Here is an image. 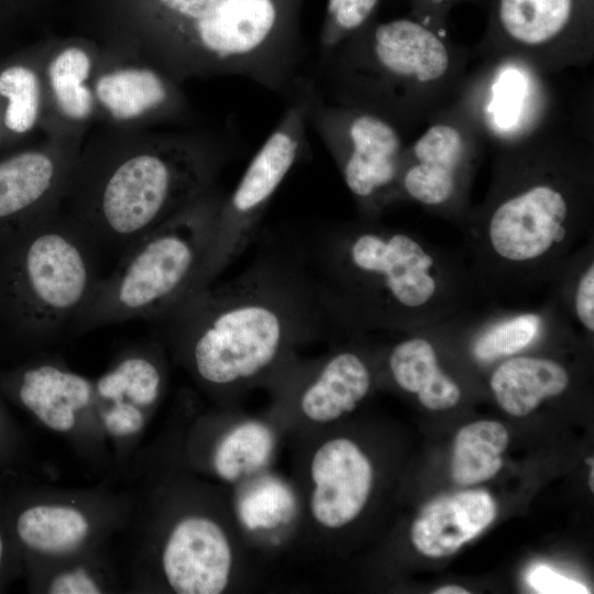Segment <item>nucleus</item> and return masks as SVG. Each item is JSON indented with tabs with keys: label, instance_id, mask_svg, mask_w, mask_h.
Wrapping results in <instances>:
<instances>
[{
	"label": "nucleus",
	"instance_id": "obj_1",
	"mask_svg": "<svg viewBox=\"0 0 594 594\" xmlns=\"http://www.w3.org/2000/svg\"><path fill=\"white\" fill-rule=\"evenodd\" d=\"M594 143L557 123L495 150L490 188L461 223L482 290L554 282L593 227Z\"/></svg>",
	"mask_w": 594,
	"mask_h": 594
},
{
	"label": "nucleus",
	"instance_id": "obj_2",
	"mask_svg": "<svg viewBox=\"0 0 594 594\" xmlns=\"http://www.w3.org/2000/svg\"><path fill=\"white\" fill-rule=\"evenodd\" d=\"M473 58V50L408 15L374 19L319 67L333 103L369 110L405 133L457 100Z\"/></svg>",
	"mask_w": 594,
	"mask_h": 594
},
{
	"label": "nucleus",
	"instance_id": "obj_3",
	"mask_svg": "<svg viewBox=\"0 0 594 594\" xmlns=\"http://www.w3.org/2000/svg\"><path fill=\"white\" fill-rule=\"evenodd\" d=\"M158 43L183 74L246 78L289 99L307 78L306 0H150Z\"/></svg>",
	"mask_w": 594,
	"mask_h": 594
},
{
	"label": "nucleus",
	"instance_id": "obj_4",
	"mask_svg": "<svg viewBox=\"0 0 594 594\" xmlns=\"http://www.w3.org/2000/svg\"><path fill=\"white\" fill-rule=\"evenodd\" d=\"M337 263L355 309L381 326L417 329L462 320L479 288L470 268L421 235L372 223L346 232Z\"/></svg>",
	"mask_w": 594,
	"mask_h": 594
},
{
	"label": "nucleus",
	"instance_id": "obj_5",
	"mask_svg": "<svg viewBox=\"0 0 594 594\" xmlns=\"http://www.w3.org/2000/svg\"><path fill=\"white\" fill-rule=\"evenodd\" d=\"M222 202L208 191L128 245L74 326L165 319L199 293Z\"/></svg>",
	"mask_w": 594,
	"mask_h": 594
},
{
	"label": "nucleus",
	"instance_id": "obj_6",
	"mask_svg": "<svg viewBox=\"0 0 594 594\" xmlns=\"http://www.w3.org/2000/svg\"><path fill=\"white\" fill-rule=\"evenodd\" d=\"M99 246L51 213L0 238V323L28 336L74 326L99 280Z\"/></svg>",
	"mask_w": 594,
	"mask_h": 594
},
{
	"label": "nucleus",
	"instance_id": "obj_7",
	"mask_svg": "<svg viewBox=\"0 0 594 594\" xmlns=\"http://www.w3.org/2000/svg\"><path fill=\"white\" fill-rule=\"evenodd\" d=\"M222 162L218 148L158 143L94 178L74 219L101 246L122 251L204 196Z\"/></svg>",
	"mask_w": 594,
	"mask_h": 594
},
{
	"label": "nucleus",
	"instance_id": "obj_8",
	"mask_svg": "<svg viewBox=\"0 0 594 594\" xmlns=\"http://www.w3.org/2000/svg\"><path fill=\"white\" fill-rule=\"evenodd\" d=\"M163 320L187 339L200 378L219 386L246 381L270 367L292 326L276 298L249 285L205 288Z\"/></svg>",
	"mask_w": 594,
	"mask_h": 594
},
{
	"label": "nucleus",
	"instance_id": "obj_9",
	"mask_svg": "<svg viewBox=\"0 0 594 594\" xmlns=\"http://www.w3.org/2000/svg\"><path fill=\"white\" fill-rule=\"evenodd\" d=\"M475 57H513L551 76L594 59V0H488Z\"/></svg>",
	"mask_w": 594,
	"mask_h": 594
},
{
	"label": "nucleus",
	"instance_id": "obj_10",
	"mask_svg": "<svg viewBox=\"0 0 594 594\" xmlns=\"http://www.w3.org/2000/svg\"><path fill=\"white\" fill-rule=\"evenodd\" d=\"M403 152L392 205L411 201L461 226L471 209L472 184L485 140L454 101L435 114Z\"/></svg>",
	"mask_w": 594,
	"mask_h": 594
},
{
	"label": "nucleus",
	"instance_id": "obj_11",
	"mask_svg": "<svg viewBox=\"0 0 594 594\" xmlns=\"http://www.w3.org/2000/svg\"><path fill=\"white\" fill-rule=\"evenodd\" d=\"M315 81L306 78L279 122L256 152L234 191L223 200L201 290L249 243L275 191L307 148L308 108Z\"/></svg>",
	"mask_w": 594,
	"mask_h": 594
},
{
	"label": "nucleus",
	"instance_id": "obj_12",
	"mask_svg": "<svg viewBox=\"0 0 594 594\" xmlns=\"http://www.w3.org/2000/svg\"><path fill=\"white\" fill-rule=\"evenodd\" d=\"M308 124L330 152L365 219H375L392 206L406 146L398 128L369 110L326 101L316 84Z\"/></svg>",
	"mask_w": 594,
	"mask_h": 594
},
{
	"label": "nucleus",
	"instance_id": "obj_13",
	"mask_svg": "<svg viewBox=\"0 0 594 594\" xmlns=\"http://www.w3.org/2000/svg\"><path fill=\"white\" fill-rule=\"evenodd\" d=\"M549 77L517 58H483L469 72L455 102L486 145L496 150L556 123L557 100Z\"/></svg>",
	"mask_w": 594,
	"mask_h": 594
},
{
	"label": "nucleus",
	"instance_id": "obj_14",
	"mask_svg": "<svg viewBox=\"0 0 594 594\" xmlns=\"http://www.w3.org/2000/svg\"><path fill=\"white\" fill-rule=\"evenodd\" d=\"M373 476L371 461L354 441L333 438L323 442L310 462L314 519L329 529L353 521L369 501Z\"/></svg>",
	"mask_w": 594,
	"mask_h": 594
},
{
	"label": "nucleus",
	"instance_id": "obj_15",
	"mask_svg": "<svg viewBox=\"0 0 594 594\" xmlns=\"http://www.w3.org/2000/svg\"><path fill=\"white\" fill-rule=\"evenodd\" d=\"M233 565L223 529L205 517H187L172 530L163 552V568L178 594H219L229 583Z\"/></svg>",
	"mask_w": 594,
	"mask_h": 594
},
{
	"label": "nucleus",
	"instance_id": "obj_16",
	"mask_svg": "<svg viewBox=\"0 0 594 594\" xmlns=\"http://www.w3.org/2000/svg\"><path fill=\"white\" fill-rule=\"evenodd\" d=\"M495 516L496 503L485 490L439 496L420 510L410 539L426 557H448L485 530Z\"/></svg>",
	"mask_w": 594,
	"mask_h": 594
},
{
	"label": "nucleus",
	"instance_id": "obj_17",
	"mask_svg": "<svg viewBox=\"0 0 594 594\" xmlns=\"http://www.w3.org/2000/svg\"><path fill=\"white\" fill-rule=\"evenodd\" d=\"M63 168L51 154L23 152L0 162V238L51 213Z\"/></svg>",
	"mask_w": 594,
	"mask_h": 594
},
{
	"label": "nucleus",
	"instance_id": "obj_18",
	"mask_svg": "<svg viewBox=\"0 0 594 594\" xmlns=\"http://www.w3.org/2000/svg\"><path fill=\"white\" fill-rule=\"evenodd\" d=\"M570 374L554 359L537 355H512L493 371L490 387L507 414L527 416L543 400L563 394Z\"/></svg>",
	"mask_w": 594,
	"mask_h": 594
},
{
	"label": "nucleus",
	"instance_id": "obj_19",
	"mask_svg": "<svg viewBox=\"0 0 594 594\" xmlns=\"http://www.w3.org/2000/svg\"><path fill=\"white\" fill-rule=\"evenodd\" d=\"M371 385V372L363 359L352 351H342L331 356L306 386L299 407L310 421H334L353 411Z\"/></svg>",
	"mask_w": 594,
	"mask_h": 594
},
{
	"label": "nucleus",
	"instance_id": "obj_20",
	"mask_svg": "<svg viewBox=\"0 0 594 594\" xmlns=\"http://www.w3.org/2000/svg\"><path fill=\"white\" fill-rule=\"evenodd\" d=\"M387 365L396 385L416 395L429 410H448L461 399L459 384L441 369L432 341L424 336L414 334L396 343Z\"/></svg>",
	"mask_w": 594,
	"mask_h": 594
},
{
	"label": "nucleus",
	"instance_id": "obj_21",
	"mask_svg": "<svg viewBox=\"0 0 594 594\" xmlns=\"http://www.w3.org/2000/svg\"><path fill=\"white\" fill-rule=\"evenodd\" d=\"M509 442L507 429L495 420H479L462 427L454 439L451 476L460 485L494 477L503 465Z\"/></svg>",
	"mask_w": 594,
	"mask_h": 594
},
{
	"label": "nucleus",
	"instance_id": "obj_22",
	"mask_svg": "<svg viewBox=\"0 0 594 594\" xmlns=\"http://www.w3.org/2000/svg\"><path fill=\"white\" fill-rule=\"evenodd\" d=\"M100 102L117 119H132L166 106L167 82L152 69L125 68L103 75L96 85Z\"/></svg>",
	"mask_w": 594,
	"mask_h": 594
},
{
	"label": "nucleus",
	"instance_id": "obj_23",
	"mask_svg": "<svg viewBox=\"0 0 594 594\" xmlns=\"http://www.w3.org/2000/svg\"><path fill=\"white\" fill-rule=\"evenodd\" d=\"M554 315L551 310H539L490 319L474 336L471 353L480 363L515 355L540 340Z\"/></svg>",
	"mask_w": 594,
	"mask_h": 594
},
{
	"label": "nucleus",
	"instance_id": "obj_24",
	"mask_svg": "<svg viewBox=\"0 0 594 594\" xmlns=\"http://www.w3.org/2000/svg\"><path fill=\"white\" fill-rule=\"evenodd\" d=\"M20 378L19 397L41 420L59 403L76 411L92 396L90 381L52 364L28 369Z\"/></svg>",
	"mask_w": 594,
	"mask_h": 594
},
{
	"label": "nucleus",
	"instance_id": "obj_25",
	"mask_svg": "<svg viewBox=\"0 0 594 594\" xmlns=\"http://www.w3.org/2000/svg\"><path fill=\"white\" fill-rule=\"evenodd\" d=\"M88 531L86 518L67 506H35L18 520L20 538L31 548L47 553H66L76 549Z\"/></svg>",
	"mask_w": 594,
	"mask_h": 594
},
{
	"label": "nucleus",
	"instance_id": "obj_26",
	"mask_svg": "<svg viewBox=\"0 0 594 594\" xmlns=\"http://www.w3.org/2000/svg\"><path fill=\"white\" fill-rule=\"evenodd\" d=\"M273 436L260 422H244L234 427L216 449L213 464L226 481H235L261 468L268 459Z\"/></svg>",
	"mask_w": 594,
	"mask_h": 594
},
{
	"label": "nucleus",
	"instance_id": "obj_27",
	"mask_svg": "<svg viewBox=\"0 0 594 594\" xmlns=\"http://www.w3.org/2000/svg\"><path fill=\"white\" fill-rule=\"evenodd\" d=\"M90 58L78 47L62 51L48 66V78L59 109L72 119H85L92 109V96L84 85Z\"/></svg>",
	"mask_w": 594,
	"mask_h": 594
},
{
	"label": "nucleus",
	"instance_id": "obj_28",
	"mask_svg": "<svg viewBox=\"0 0 594 594\" xmlns=\"http://www.w3.org/2000/svg\"><path fill=\"white\" fill-rule=\"evenodd\" d=\"M0 95L9 101L4 123L23 133L34 125L40 107V85L36 75L24 66H12L0 74Z\"/></svg>",
	"mask_w": 594,
	"mask_h": 594
},
{
	"label": "nucleus",
	"instance_id": "obj_29",
	"mask_svg": "<svg viewBox=\"0 0 594 594\" xmlns=\"http://www.w3.org/2000/svg\"><path fill=\"white\" fill-rule=\"evenodd\" d=\"M381 0H328L319 34V61L377 18Z\"/></svg>",
	"mask_w": 594,
	"mask_h": 594
},
{
	"label": "nucleus",
	"instance_id": "obj_30",
	"mask_svg": "<svg viewBox=\"0 0 594 594\" xmlns=\"http://www.w3.org/2000/svg\"><path fill=\"white\" fill-rule=\"evenodd\" d=\"M574 273L571 293V310L578 323L588 333L594 332V261L588 244L572 260Z\"/></svg>",
	"mask_w": 594,
	"mask_h": 594
},
{
	"label": "nucleus",
	"instance_id": "obj_31",
	"mask_svg": "<svg viewBox=\"0 0 594 594\" xmlns=\"http://www.w3.org/2000/svg\"><path fill=\"white\" fill-rule=\"evenodd\" d=\"M409 15L430 29L447 35L448 18L461 2L486 4L488 0H407Z\"/></svg>",
	"mask_w": 594,
	"mask_h": 594
},
{
	"label": "nucleus",
	"instance_id": "obj_32",
	"mask_svg": "<svg viewBox=\"0 0 594 594\" xmlns=\"http://www.w3.org/2000/svg\"><path fill=\"white\" fill-rule=\"evenodd\" d=\"M527 583L538 593L543 594H580L588 593V588L544 564L534 565L527 573Z\"/></svg>",
	"mask_w": 594,
	"mask_h": 594
},
{
	"label": "nucleus",
	"instance_id": "obj_33",
	"mask_svg": "<svg viewBox=\"0 0 594 594\" xmlns=\"http://www.w3.org/2000/svg\"><path fill=\"white\" fill-rule=\"evenodd\" d=\"M107 429L114 436L138 432L144 424V417L134 403L124 399L113 403V407L103 416Z\"/></svg>",
	"mask_w": 594,
	"mask_h": 594
},
{
	"label": "nucleus",
	"instance_id": "obj_34",
	"mask_svg": "<svg viewBox=\"0 0 594 594\" xmlns=\"http://www.w3.org/2000/svg\"><path fill=\"white\" fill-rule=\"evenodd\" d=\"M48 592L52 594H98L100 590L84 570L78 569L58 575L52 582Z\"/></svg>",
	"mask_w": 594,
	"mask_h": 594
},
{
	"label": "nucleus",
	"instance_id": "obj_35",
	"mask_svg": "<svg viewBox=\"0 0 594 594\" xmlns=\"http://www.w3.org/2000/svg\"><path fill=\"white\" fill-rule=\"evenodd\" d=\"M435 594H469L470 592L458 585H446L437 588Z\"/></svg>",
	"mask_w": 594,
	"mask_h": 594
},
{
	"label": "nucleus",
	"instance_id": "obj_36",
	"mask_svg": "<svg viewBox=\"0 0 594 594\" xmlns=\"http://www.w3.org/2000/svg\"><path fill=\"white\" fill-rule=\"evenodd\" d=\"M593 466H591V473H590V479H588V485L591 487V490L593 491L594 490V486H593Z\"/></svg>",
	"mask_w": 594,
	"mask_h": 594
},
{
	"label": "nucleus",
	"instance_id": "obj_37",
	"mask_svg": "<svg viewBox=\"0 0 594 594\" xmlns=\"http://www.w3.org/2000/svg\"><path fill=\"white\" fill-rule=\"evenodd\" d=\"M586 463H587L588 465L593 466V458H591V459L587 458V459H586Z\"/></svg>",
	"mask_w": 594,
	"mask_h": 594
}]
</instances>
